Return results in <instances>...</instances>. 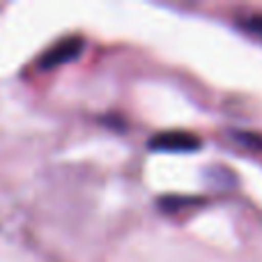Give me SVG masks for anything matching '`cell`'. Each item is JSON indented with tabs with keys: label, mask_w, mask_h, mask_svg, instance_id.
<instances>
[{
	"label": "cell",
	"mask_w": 262,
	"mask_h": 262,
	"mask_svg": "<svg viewBox=\"0 0 262 262\" xmlns=\"http://www.w3.org/2000/svg\"><path fill=\"white\" fill-rule=\"evenodd\" d=\"M237 140H242L244 145H258V149H262V138L258 136H251V134H237Z\"/></svg>",
	"instance_id": "277c9868"
},
{
	"label": "cell",
	"mask_w": 262,
	"mask_h": 262,
	"mask_svg": "<svg viewBox=\"0 0 262 262\" xmlns=\"http://www.w3.org/2000/svg\"><path fill=\"white\" fill-rule=\"evenodd\" d=\"M147 145L154 152H195L200 149V138L189 131H161Z\"/></svg>",
	"instance_id": "6da1fadb"
},
{
	"label": "cell",
	"mask_w": 262,
	"mask_h": 262,
	"mask_svg": "<svg viewBox=\"0 0 262 262\" xmlns=\"http://www.w3.org/2000/svg\"><path fill=\"white\" fill-rule=\"evenodd\" d=\"M195 203H200V200H193V198H170V195H166V198L159 200L161 209H166V212H175V209L189 207V205H195Z\"/></svg>",
	"instance_id": "3957f363"
},
{
	"label": "cell",
	"mask_w": 262,
	"mask_h": 262,
	"mask_svg": "<svg viewBox=\"0 0 262 262\" xmlns=\"http://www.w3.org/2000/svg\"><path fill=\"white\" fill-rule=\"evenodd\" d=\"M83 51V39L81 37H62L58 39L51 49H46L39 58V67L41 69H53V67H60L64 62H72L81 55Z\"/></svg>",
	"instance_id": "7a4b0ae2"
}]
</instances>
